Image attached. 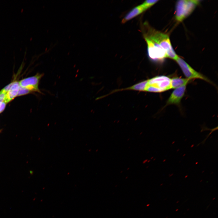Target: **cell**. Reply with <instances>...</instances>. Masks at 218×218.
<instances>
[{"label": "cell", "instance_id": "1", "mask_svg": "<svg viewBox=\"0 0 218 218\" xmlns=\"http://www.w3.org/2000/svg\"><path fill=\"white\" fill-rule=\"evenodd\" d=\"M141 29L151 60L160 62L167 58L177 59L179 56L172 47L168 35L156 30L147 22L142 25Z\"/></svg>", "mask_w": 218, "mask_h": 218}, {"label": "cell", "instance_id": "2", "mask_svg": "<svg viewBox=\"0 0 218 218\" xmlns=\"http://www.w3.org/2000/svg\"><path fill=\"white\" fill-rule=\"evenodd\" d=\"M171 89V78L166 76L160 75L138 83L125 89L158 93Z\"/></svg>", "mask_w": 218, "mask_h": 218}, {"label": "cell", "instance_id": "3", "mask_svg": "<svg viewBox=\"0 0 218 218\" xmlns=\"http://www.w3.org/2000/svg\"><path fill=\"white\" fill-rule=\"evenodd\" d=\"M200 0H180L177 1L175 6V18L179 23L182 22L193 12L200 3Z\"/></svg>", "mask_w": 218, "mask_h": 218}, {"label": "cell", "instance_id": "4", "mask_svg": "<svg viewBox=\"0 0 218 218\" xmlns=\"http://www.w3.org/2000/svg\"><path fill=\"white\" fill-rule=\"evenodd\" d=\"M176 61L186 78L190 80L193 79H199L210 83V81L207 78L194 69L181 58L179 57Z\"/></svg>", "mask_w": 218, "mask_h": 218}, {"label": "cell", "instance_id": "5", "mask_svg": "<svg viewBox=\"0 0 218 218\" xmlns=\"http://www.w3.org/2000/svg\"><path fill=\"white\" fill-rule=\"evenodd\" d=\"M43 75V74L37 73L34 76L24 79L19 82L20 86L32 91L41 93L38 85L40 80Z\"/></svg>", "mask_w": 218, "mask_h": 218}, {"label": "cell", "instance_id": "6", "mask_svg": "<svg viewBox=\"0 0 218 218\" xmlns=\"http://www.w3.org/2000/svg\"><path fill=\"white\" fill-rule=\"evenodd\" d=\"M186 85H184L175 89L168 98L167 104H179L184 95Z\"/></svg>", "mask_w": 218, "mask_h": 218}, {"label": "cell", "instance_id": "7", "mask_svg": "<svg viewBox=\"0 0 218 218\" xmlns=\"http://www.w3.org/2000/svg\"><path fill=\"white\" fill-rule=\"evenodd\" d=\"M146 10L141 4L138 5L130 10L123 19L121 21L124 24L142 13Z\"/></svg>", "mask_w": 218, "mask_h": 218}, {"label": "cell", "instance_id": "8", "mask_svg": "<svg viewBox=\"0 0 218 218\" xmlns=\"http://www.w3.org/2000/svg\"><path fill=\"white\" fill-rule=\"evenodd\" d=\"M19 86V82L17 81H14L13 84L6 93L4 101L7 103L17 96Z\"/></svg>", "mask_w": 218, "mask_h": 218}, {"label": "cell", "instance_id": "9", "mask_svg": "<svg viewBox=\"0 0 218 218\" xmlns=\"http://www.w3.org/2000/svg\"><path fill=\"white\" fill-rule=\"evenodd\" d=\"M190 80L178 77L171 78V89H176L184 85H187Z\"/></svg>", "mask_w": 218, "mask_h": 218}, {"label": "cell", "instance_id": "10", "mask_svg": "<svg viewBox=\"0 0 218 218\" xmlns=\"http://www.w3.org/2000/svg\"><path fill=\"white\" fill-rule=\"evenodd\" d=\"M159 0H147L145 1L141 5L146 10L157 3Z\"/></svg>", "mask_w": 218, "mask_h": 218}, {"label": "cell", "instance_id": "11", "mask_svg": "<svg viewBox=\"0 0 218 218\" xmlns=\"http://www.w3.org/2000/svg\"><path fill=\"white\" fill-rule=\"evenodd\" d=\"M31 92L32 91L29 89L20 86L17 96H18L26 94Z\"/></svg>", "mask_w": 218, "mask_h": 218}, {"label": "cell", "instance_id": "12", "mask_svg": "<svg viewBox=\"0 0 218 218\" xmlns=\"http://www.w3.org/2000/svg\"><path fill=\"white\" fill-rule=\"evenodd\" d=\"M13 82H13L11 83H10V84H8V85H7L2 89L1 91H2L3 92L6 93L9 90L13 84Z\"/></svg>", "mask_w": 218, "mask_h": 218}, {"label": "cell", "instance_id": "13", "mask_svg": "<svg viewBox=\"0 0 218 218\" xmlns=\"http://www.w3.org/2000/svg\"><path fill=\"white\" fill-rule=\"evenodd\" d=\"M6 103L3 101L1 104L0 106V113L2 112L4 110L5 106L6 105Z\"/></svg>", "mask_w": 218, "mask_h": 218}]
</instances>
